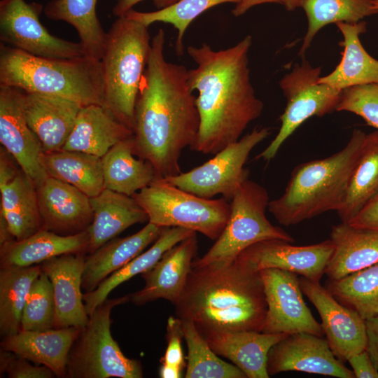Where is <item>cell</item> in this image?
Here are the masks:
<instances>
[{
  "label": "cell",
  "instance_id": "cell-27",
  "mask_svg": "<svg viewBox=\"0 0 378 378\" xmlns=\"http://www.w3.org/2000/svg\"><path fill=\"white\" fill-rule=\"evenodd\" d=\"M162 227L148 223L139 232L114 238L85 258L82 276L85 293L94 290L109 275L139 255L159 237Z\"/></svg>",
  "mask_w": 378,
  "mask_h": 378
},
{
  "label": "cell",
  "instance_id": "cell-11",
  "mask_svg": "<svg viewBox=\"0 0 378 378\" xmlns=\"http://www.w3.org/2000/svg\"><path fill=\"white\" fill-rule=\"evenodd\" d=\"M270 134L268 127L255 128L202 165L163 179L202 197L211 199L222 195L231 200L240 186L248 180L249 172L244 164L250 153Z\"/></svg>",
  "mask_w": 378,
  "mask_h": 378
},
{
  "label": "cell",
  "instance_id": "cell-41",
  "mask_svg": "<svg viewBox=\"0 0 378 378\" xmlns=\"http://www.w3.org/2000/svg\"><path fill=\"white\" fill-rule=\"evenodd\" d=\"M55 301L51 282L41 271L35 279L22 311L20 330H46L52 328Z\"/></svg>",
  "mask_w": 378,
  "mask_h": 378
},
{
  "label": "cell",
  "instance_id": "cell-8",
  "mask_svg": "<svg viewBox=\"0 0 378 378\" xmlns=\"http://www.w3.org/2000/svg\"><path fill=\"white\" fill-rule=\"evenodd\" d=\"M132 197L147 214L148 223L160 227L186 228L214 241L222 233L230 214V202L225 198L202 197L163 178L155 179Z\"/></svg>",
  "mask_w": 378,
  "mask_h": 378
},
{
  "label": "cell",
  "instance_id": "cell-38",
  "mask_svg": "<svg viewBox=\"0 0 378 378\" xmlns=\"http://www.w3.org/2000/svg\"><path fill=\"white\" fill-rule=\"evenodd\" d=\"M326 288L365 321L378 315V262L342 278L328 279Z\"/></svg>",
  "mask_w": 378,
  "mask_h": 378
},
{
  "label": "cell",
  "instance_id": "cell-13",
  "mask_svg": "<svg viewBox=\"0 0 378 378\" xmlns=\"http://www.w3.org/2000/svg\"><path fill=\"white\" fill-rule=\"evenodd\" d=\"M260 273L267 305L262 332L324 335L321 323L313 316L303 299L297 274L274 268L262 270Z\"/></svg>",
  "mask_w": 378,
  "mask_h": 378
},
{
  "label": "cell",
  "instance_id": "cell-17",
  "mask_svg": "<svg viewBox=\"0 0 378 378\" xmlns=\"http://www.w3.org/2000/svg\"><path fill=\"white\" fill-rule=\"evenodd\" d=\"M22 93L18 88L0 85V142L37 186L48 175L42 161L41 144L24 115Z\"/></svg>",
  "mask_w": 378,
  "mask_h": 378
},
{
  "label": "cell",
  "instance_id": "cell-25",
  "mask_svg": "<svg viewBox=\"0 0 378 378\" xmlns=\"http://www.w3.org/2000/svg\"><path fill=\"white\" fill-rule=\"evenodd\" d=\"M93 219L86 230L87 252L91 253L129 227L148 221V216L132 197L104 188L90 197Z\"/></svg>",
  "mask_w": 378,
  "mask_h": 378
},
{
  "label": "cell",
  "instance_id": "cell-47",
  "mask_svg": "<svg viewBox=\"0 0 378 378\" xmlns=\"http://www.w3.org/2000/svg\"><path fill=\"white\" fill-rule=\"evenodd\" d=\"M368 351L378 371V315L365 320Z\"/></svg>",
  "mask_w": 378,
  "mask_h": 378
},
{
  "label": "cell",
  "instance_id": "cell-19",
  "mask_svg": "<svg viewBox=\"0 0 378 378\" xmlns=\"http://www.w3.org/2000/svg\"><path fill=\"white\" fill-rule=\"evenodd\" d=\"M1 218L15 240L24 239L42 228L36 186L2 153L0 160Z\"/></svg>",
  "mask_w": 378,
  "mask_h": 378
},
{
  "label": "cell",
  "instance_id": "cell-40",
  "mask_svg": "<svg viewBox=\"0 0 378 378\" xmlns=\"http://www.w3.org/2000/svg\"><path fill=\"white\" fill-rule=\"evenodd\" d=\"M241 0H179L176 4L152 12L131 9L124 15L148 27L157 22L168 23L177 30L175 50L177 55L183 54V36L190 23L208 9L225 3L238 4Z\"/></svg>",
  "mask_w": 378,
  "mask_h": 378
},
{
  "label": "cell",
  "instance_id": "cell-16",
  "mask_svg": "<svg viewBox=\"0 0 378 378\" xmlns=\"http://www.w3.org/2000/svg\"><path fill=\"white\" fill-rule=\"evenodd\" d=\"M292 244L279 239L261 241L244 249L237 258L258 271L279 269L320 281L334 251L332 241L329 239L306 246Z\"/></svg>",
  "mask_w": 378,
  "mask_h": 378
},
{
  "label": "cell",
  "instance_id": "cell-9",
  "mask_svg": "<svg viewBox=\"0 0 378 378\" xmlns=\"http://www.w3.org/2000/svg\"><path fill=\"white\" fill-rule=\"evenodd\" d=\"M130 300V295L106 299L80 329L67 359L69 378H141L140 362L126 357L111 332L112 309Z\"/></svg>",
  "mask_w": 378,
  "mask_h": 378
},
{
  "label": "cell",
  "instance_id": "cell-46",
  "mask_svg": "<svg viewBox=\"0 0 378 378\" xmlns=\"http://www.w3.org/2000/svg\"><path fill=\"white\" fill-rule=\"evenodd\" d=\"M347 362L351 367L355 378H378V371L366 349L352 355Z\"/></svg>",
  "mask_w": 378,
  "mask_h": 378
},
{
  "label": "cell",
  "instance_id": "cell-43",
  "mask_svg": "<svg viewBox=\"0 0 378 378\" xmlns=\"http://www.w3.org/2000/svg\"><path fill=\"white\" fill-rule=\"evenodd\" d=\"M31 361L9 351L1 349L0 354L1 372L10 378H52L50 369L44 365H33Z\"/></svg>",
  "mask_w": 378,
  "mask_h": 378
},
{
  "label": "cell",
  "instance_id": "cell-4",
  "mask_svg": "<svg viewBox=\"0 0 378 378\" xmlns=\"http://www.w3.org/2000/svg\"><path fill=\"white\" fill-rule=\"evenodd\" d=\"M365 136L364 132L355 129L338 152L295 167L284 193L268 204L277 222L290 226L328 211H337L344 199Z\"/></svg>",
  "mask_w": 378,
  "mask_h": 378
},
{
  "label": "cell",
  "instance_id": "cell-24",
  "mask_svg": "<svg viewBox=\"0 0 378 378\" xmlns=\"http://www.w3.org/2000/svg\"><path fill=\"white\" fill-rule=\"evenodd\" d=\"M80 328L20 330L4 337L1 349L13 352L34 364L48 368L57 377H66L70 349Z\"/></svg>",
  "mask_w": 378,
  "mask_h": 378
},
{
  "label": "cell",
  "instance_id": "cell-52",
  "mask_svg": "<svg viewBox=\"0 0 378 378\" xmlns=\"http://www.w3.org/2000/svg\"><path fill=\"white\" fill-rule=\"evenodd\" d=\"M375 8L378 10V0H373Z\"/></svg>",
  "mask_w": 378,
  "mask_h": 378
},
{
  "label": "cell",
  "instance_id": "cell-42",
  "mask_svg": "<svg viewBox=\"0 0 378 378\" xmlns=\"http://www.w3.org/2000/svg\"><path fill=\"white\" fill-rule=\"evenodd\" d=\"M336 111L353 113L378 130V82L342 90Z\"/></svg>",
  "mask_w": 378,
  "mask_h": 378
},
{
  "label": "cell",
  "instance_id": "cell-50",
  "mask_svg": "<svg viewBox=\"0 0 378 378\" xmlns=\"http://www.w3.org/2000/svg\"><path fill=\"white\" fill-rule=\"evenodd\" d=\"M182 370L178 367L162 364L160 369V377L162 378H179L182 377Z\"/></svg>",
  "mask_w": 378,
  "mask_h": 378
},
{
  "label": "cell",
  "instance_id": "cell-49",
  "mask_svg": "<svg viewBox=\"0 0 378 378\" xmlns=\"http://www.w3.org/2000/svg\"><path fill=\"white\" fill-rule=\"evenodd\" d=\"M263 4H280V0H241L237 4L234 8L232 10L234 16L238 17L244 14L252 7Z\"/></svg>",
  "mask_w": 378,
  "mask_h": 378
},
{
  "label": "cell",
  "instance_id": "cell-33",
  "mask_svg": "<svg viewBox=\"0 0 378 378\" xmlns=\"http://www.w3.org/2000/svg\"><path fill=\"white\" fill-rule=\"evenodd\" d=\"M42 161L49 176L76 187L89 197L105 188L100 157L61 149L44 152Z\"/></svg>",
  "mask_w": 378,
  "mask_h": 378
},
{
  "label": "cell",
  "instance_id": "cell-3",
  "mask_svg": "<svg viewBox=\"0 0 378 378\" xmlns=\"http://www.w3.org/2000/svg\"><path fill=\"white\" fill-rule=\"evenodd\" d=\"M175 314L201 335L214 331L262 332L267 305L260 271L236 258L192 267Z\"/></svg>",
  "mask_w": 378,
  "mask_h": 378
},
{
  "label": "cell",
  "instance_id": "cell-15",
  "mask_svg": "<svg viewBox=\"0 0 378 378\" xmlns=\"http://www.w3.org/2000/svg\"><path fill=\"white\" fill-rule=\"evenodd\" d=\"M269 375L288 371L337 378H355L333 354L326 338L308 332L288 335L275 344L267 356Z\"/></svg>",
  "mask_w": 378,
  "mask_h": 378
},
{
  "label": "cell",
  "instance_id": "cell-12",
  "mask_svg": "<svg viewBox=\"0 0 378 378\" xmlns=\"http://www.w3.org/2000/svg\"><path fill=\"white\" fill-rule=\"evenodd\" d=\"M41 4L24 0L0 1L1 43L34 56L70 59L85 55L80 42L51 34L41 24Z\"/></svg>",
  "mask_w": 378,
  "mask_h": 378
},
{
  "label": "cell",
  "instance_id": "cell-21",
  "mask_svg": "<svg viewBox=\"0 0 378 378\" xmlns=\"http://www.w3.org/2000/svg\"><path fill=\"white\" fill-rule=\"evenodd\" d=\"M197 249L196 233L169 248L153 267L141 274L145 285L130 295V300L136 305L160 298L176 304L186 286Z\"/></svg>",
  "mask_w": 378,
  "mask_h": 378
},
{
  "label": "cell",
  "instance_id": "cell-22",
  "mask_svg": "<svg viewBox=\"0 0 378 378\" xmlns=\"http://www.w3.org/2000/svg\"><path fill=\"white\" fill-rule=\"evenodd\" d=\"M22 104L27 122L43 152L62 149L83 106L67 99L24 91Z\"/></svg>",
  "mask_w": 378,
  "mask_h": 378
},
{
  "label": "cell",
  "instance_id": "cell-23",
  "mask_svg": "<svg viewBox=\"0 0 378 378\" xmlns=\"http://www.w3.org/2000/svg\"><path fill=\"white\" fill-rule=\"evenodd\" d=\"M202 335L217 355L230 360L246 378H268V353L288 335L241 330L214 331Z\"/></svg>",
  "mask_w": 378,
  "mask_h": 378
},
{
  "label": "cell",
  "instance_id": "cell-1",
  "mask_svg": "<svg viewBox=\"0 0 378 378\" xmlns=\"http://www.w3.org/2000/svg\"><path fill=\"white\" fill-rule=\"evenodd\" d=\"M164 32L160 29L151 41L133 126L134 153L153 165L157 178L181 173V152L192 144L200 126L188 70L164 59Z\"/></svg>",
  "mask_w": 378,
  "mask_h": 378
},
{
  "label": "cell",
  "instance_id": "cell-20",
  "mask_svg": "<svg viewBox=\"0 0 378 378\" xmlns=\"http://www.w3.org/2000/svg\"><path fill=\"white\" fill-rule=\"evenodd\" d=\"M85 258L81 253L54 257L41 265L53 291L55 316L52 328L84 327L89 320L81 292Z\"/></svg>",
  "mask_w": 378,
  "mask_h": 378
},
{
  "label": "cell",
  "instance_id": "cell-39",
  "mask_svg": "<svg viewBox=\"0 0 378 378\" xmlns=\"http://www.w3.org/2000/svg\"><path fill=\"white\" fill-rule=\"evenodd\" d=\"M181 321L188 349L185 377L246 378L239 368L218 357L192 321Z\"/></svg>",
  "mask_w": 378,
  "mask_h": 378
},
{
  "label": "cell",
  "instance_id": "cell-37",
  "mask_svg": "<svg viewBox=\"0 0 378 378\" xmlns=\"http://www.w3.org/2000/svg\"><path fill=\"white\" fill-rule=\"evenodd\" d=\"M307 30L299 55L302 56L317 32L323 27L338 22L357 23L378 13L373 0H303Z\"/></svg>",
  "mask_w": 378,
  "mask_h": 378
},
{
  "label": "cell",
  "instance_id": "cell-14",
  "mask_svg": "<svg viewBox=\"0 0 378 378\" xmlns=\"http://www.w3.org/2000/svg\"><path fill=\"white\" fill-rule=\"evenodd\" d=\"M302 293L320 315L321 328L335 356L345 363L366 349L365 321L355 310L340 303L320 281L299 278Z\"/></svg>",
  "mask_w": 378,
  "mask_h": 378
},
{
  "label": "cell",
  "instance_id": "cell-10",
  "mask_svg": "<svg viewBox=\"0 0 378 378\" xmlns=\"http://www.w3.org/2000/svg\"><path fill=\"white\" fill-rule=\"evenodd\" d=\"M321 67H313L305 60L295 64L279 81L286 106L279 117L281 127L274 139L255 159L270 162L287 139L312 116L322 117L336 111L342 90L321 83Z\"/></svg>",
  "mask_w": 378,
  "mask_h": 378
},
{
  "label": "cell",
  "instance_id": "cell-6",
  "mask_svg": "<svg viewBox=\"0 0 378 378\" xmlns=\"http://www.w3.org/2000/svg\"><path fill=\"white\" fill-rule=\"evenodd\" d=\"M147 26L125 15L107 32L101 59L102 106L133 131L134 108L151 48Z\"/></svg>",
  "mask_w": 378,
  "mask_h": 378
},
{
  "label": "cell",
  "instance_id": "cell-34",
  "mask_svg": "<svg viewBox=\"0 0 378 378\" xmlns=\"http://www.w3.org/2000/svg\"><path fill=\"white\" fill-rule=\"evenodd\" d=\"M97 0H51L43 11L48 18L64 21L74 27L85 55L101 60L107 32L97 15Z\"/></svg>",
  "mask_w": 378,
  "mask_h": 378
},
{
  "label": "cell",
  "instance_id": "cell-5",
  "mask_svg": "<svg viewBox=\"0 0 378 378\" xmlns=\"http://www.w3.org/2000/svg\"><path fill=\"white\" fill-rule=\"evenodd\" d=\"M0 85L67 99L83 106L104 102L102 62L86 55L41 57L1 43Z\"/></svg>",
  "mask_w": 378,
  "mask_h": 378
},
{
  "label": "cell",
  "instance_id": "cell-2",
  "mask_svg": "<svg viewBox=\"0 0 378 378\" xmlns=\"http://www.w3.org/2000/svg\"><path fill=\"white\" fill-rule=\"evenodd\" d=\"M252 43L246 36L235 46L214 50L206 43L188 46L197 67L188 70V83L197 90L200 126L190 146L196 152L215 155L237 142L263 110L251 82L248 53Z\"/></svg>",
  "mask_w": 378,
  "mask_h": 378
},
{
  "label": "cell",
  "instance_id": "cell-26",
  "mask_svg": "<svg viewBox=\"0 0 378 378\" xmlns=\"http://www.w3.org/2000/svg\"><path fill=\"white\" fill-rule=\"evenodd\" d=\"M133 135V131L102 105L81 108L62 149L102 158L116 144Z\"/></svg>",
  "mask_w": 378,
  "mask_h": 378
},
{
  "label": "cell",
  "instance_id": "cell-44",
  "mask_svg": "<svg viewBox=\"0 0 378 378\" xmlns=\"http://www.w3.org/2000/svg\"><path fill=\"white\" fill-rule=\"evenodd\" d=\"M183 337L181 321L176 316H170L167 325V346L160 361L163 365L175 366L183 370L185 358L181 346Z\"/></svg>",
  "mask_w": 378,
  "mask_h": 378
},
{
  "label": "cell",
  "instance_id": "cell-45",
  "mask_svg": "<svg viewBox=\"0 0 378 378\" xmlns=\"http://www.w3.org/2000/svg\"><path fill=\"white\" fill-rule=\"evenodd\" d=\"M347 223L356 227L378 230V194Z\"/></svg>",
  "mask_w": 378,
  "mask_h": 378
},
{
  "label": "cell",
  "instance_id": "cell-18",
  "mask_svg": "<svg viewBox=\"0 0 378 378\" xmlns=\"http://www.w3.org/2000/svg\"><path fill=\"white\" fill-rule=\"evenodd\" d=\"M36 190L43 229L71 235L90 225V197L76 187L48 176L36 186Z\"/></svg>",
  "mask_w": 378,
  "mask_h": 378
},
{
  "label": "cell",
  "instance_id": "cell-51",
  "mask_svg": "<svg viewBox=\"0 0 378 378\" xmlns=\"http://www.w3.org/2000/svg\"><path fill=\"white\" fill-rule=\"evenodd\" d=\"M286 10H293L302 6L303 0H280Z\"/></svg>",
  "mask_w": 378,
  "mask_h": 378
},
{
  "label": "cell",
  "instance_id": "cell-7",
  "mask_svg": "<svg viewBox=\"0 0 378 378\" xmlns=\"http://www.w3.org/2000/svg\"><path fill=\"white\" fill-rule=\"evenodd\" d=\"M269 202L262 186L248 179L244 181L230 200V216L222 233L202 257L193 260L192 267L231 262L248 246L264 240L293 243L290 234L267 218Z\"/></svg>",
  "mask_w": 378,
  "mask_h": 378
},
{
  "label": "cell",
  "instance_id": "cell-48",
  "mask_svg": "<svg viewBox=\"0 0 378 378\" xmlns=\"http://www.w3.org/2000/svg\"><path fill=\"white\" fill-rule=\"evenodd\" d=\"M144 0H118L113 8V13L117 17L124 15L132 7ZM179 0H153L154 6L158 10L167 8Z\"/></svg>",
  "mask_w": 378,
  "mask_h": 378
},
{
  "label": "cell",
  "instance_id": "cell-31",
  "mask_svg": "<svg viewBox=\"0 0 378 378\" xmlns=\"http://www.w3.org/2000/svg\"><path fill=\"white\" fill-rule=\"evenodd\" d=\"M133 135L113 146L102 158L104 188L132 196L157 178L153 165L134 155Z\"/></svg>",
  "mask_w": 378,
  "mask_h": 378
},
{
  "label": "cell",
  "instance_id": "cell-30",
  "mask_svg": "<svg viewBox=\"0 0 378 378\" xmlns=\"http://www.w3.org/2000/svg\"><path fill=\"white\" fill-rule=\"evenodd\" d=\"M336 25L344 38L340 43L343 48L342 58L335 69L321 76L319 81L340 90L378 82V60L365 50L360 40V35L366 31V22H338Z\"/></svg>",
  "mask_w": 378,
  "mask_h": 378
},
{
  "label": "cell",
  "instance_id": "cell-28",
  "mask_svg": "<svg viewBox=\"0 0 378 378\" xmlns=\"http://www.w3.org/2000/svg\"><path fill=\"white\" fill-rule=\"evenodd\" d=\"M88 246L86 230L62 235L41 228L24 239H13L1 245V267L40 265L61 255L87 252Z\"/></svg>",
  "mask_w": 378,
  "mask_h": 378
},
{
  "label": "cell",
  "instance_id": "cell-32",
  "mask_svg": "<svg viewBox=\"0 0 378 378\" xmlns=\"http://www.w3.org/2000/svg\"><path fill=\"white\" fill-rule=\"evenodd\" d=\"M195 233L196 232L179 227H162L159 237L151 247L106 277L94 290L83 293V299L88 314L90 315L107 299L114 288L133 276L149 270L167 251Z\"/></svg>",
  "mask_w": 378,
  "mask_h": 378
},
{
  "label": "cell",
  "instance_id": "cell-29",
  "mask_svg": "<svg viewBox=\"0 0 378 378\" xmlns=\"http://www.w3.org/2000/svg\"><path fill=\"white\" fill-rule=\"evenodd\" d=\"M330 239L334 251L325 270L329 280L342 278L378 262V230L342 222L332 227Z\"/></svg>",
  "mask_w": 378,
  "mask_h": 378
},
{
  "label": "cell",
  "instance_id": "cell-36",
  "mask_svg": "<svg viewBox=\"0 0 378 378\" xmlns=\"http://www.w3.org/2000/svg\"><path fill=\"white\" fill-rule=\"evenodd\" d=\"M41 273V265L1 267L0 332L3 338L20 330L22 314L28 295Z\"/></svg>",
  "mask_w": 378,
  "mask_h": 378
},
{
  "label": "cell",
  "instance_id": "cell-35",
  "mask_svg": "<svg viewBox=\"0 0 378 378\" xmlns=\"http://www.w3.org/2000/svg\"><path fill=\"white\" fill-rule=\"evenodd\" d=\"M378 194V130L366 134L344 199L337 213L348 223Z\"/></svg>",
  "mask_w": 378,
  "mask_h": 378
}]
</instances>
